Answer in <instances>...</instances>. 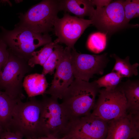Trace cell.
<instances>
[{
  "label": "cell",
  "mask_w": 139,
  "mask_h": 139,
  "mask_svg": "<svg viewBox=\"0 0 139 139\" xmlns=\"http://www.w3.org/2000/svg\"><path fill=\"white\" fill-rule=\"evenodd\" d=\"M123 1H115L104 7H97L89 18L92 24L106 34L126 27L128 23L125 17Z\"/></svg>",
  "instance_id": "ba28073f"
},
{
  "label": "cell",
  "mask_w": 139,
  "mask_h": 139,
  "mask_svg": "<svg viewBox=\"0 0 139 139\" xmlns=\"http://www.w3.org/2000/svg\"><path fill=\"white\" fill-rule=\"evenodd\" d=\"M107 128V122L90 114L71 120L64 137L105 139Z\"/></svg>",
  "instance_id": "8fae6325"
},
{
  "label": "cell",
  "mask_w": 139,
  "mask_h": 139,
  "mask_svg": "<svg viewBox=\"0 0 139 139\" xmlns=\"http://www.w3.org/2000/svg\"><path fill=\"white\" fill-rule=\"evenodd\" d=\"M23 137L19 133L4 131L2 134L1 139H22Z\"/></svg>",
  "instance_id": "d4e9b609"
},
{
  "label": "cell",
  "mask_w": 139,
  "mask_h": 139,
  "mask_svg": "<svg viewBox=\"0 0 139 139\" xmlns=\"http://www.w3.org/2000/svg\"><path fill=\"white\" fill-rule=\"evenodd\" d=\"M126 99L127 109L130 112H139V83L138 81L128 80L121 84Z\"/></svg>",
  "instance_id": "2e32d148"
},
{
  "label": "cell",
  "mask_w": 139,
  "mask_h": 139,
  "mask_svg": "<svg viewBox=\"0 0 139 139\" xmlns=\"http://www.w3.org/2000/svg\"><path fill=\"white\" fill-rule=\"evenodd\" d=\"M58 43L56 40L44 46L40 50L33 52L28 61L29 65L33 68L37 64L43 66Z\"/></svg>",
  "instance_id": "d6986e66"
},
{
  "label": "cell",
  "mask_w": 139,
  "mask_h": 139,
  "mask_svg": "<svg viewBox=\"0 0 139 139\" xmlns=\"http://www.w3.org/2000/svg\"><path fill=\"white\" fill-rule=\"evenodd\" d=\"M71 64L74 77L89 82L94 75H102L109 62L107 53L99 55L80 53L71 49Z\"/></svg>",
  "instance_id": "9c48e42d"
},
{
  "label": "cell",
  "mask_w": 139,
  "mask_h": 139,
  "mask_svg": "<svg viewBox=\"0 0 139 139\" xmlns=\"http://www.w3.org/2000/svg\"><path fill=\"white\" fill-rule=\"evenodd\" d=\"M41 107V101L34 97L25 102L19 100L13 110L7 131L19 133L27 139L39 136Z\"/></svg>",
  "instance_id": "3957f363"
},
{
  "label": "cell",
  "mask_w": 139,
  "mask_h": 139,
  "mask_svg": "<svg viewBox=\"0 0 139 139\" xmlns=\"http://www.w3.org/2000/svg\"><path fill=\"white\" fill-rule=\"evenodd\" d=\"M111 57L115 60V63L112 71L115 72L119 74L123 78H129L133 75L137 76L138 74L137 68L138 63H135L131 64L128 56L125 59H121L114 54Z\"/></svg>",
  "instance_id": "ac0fdd59"
},
{
  "label": "cell",
  "mask_w": 139,
  "mask_h": 139,
  "mask_svg": "<svg viewBox=\"0 0 139 139\" xmlns=\"http://www.w3.org/2000/svg\"><path fill=\"white\" fill-rule=\"evenodd\" d=\"M60 11L72 13L79 18H90L95 10L92 0H60Z\"/></svg>",
  "instance_id": "5bb4252c"
},
{
  "label": "cell",
  "mask_w": 139,
  "mask_h": 139,
  "mask_svg": "<svg viewBox=\"0 0 139 139\" xmlns=\"http://www.w3.org/2000/svg\"><path fill=\"white\" fill-rule=\"evenodd\" d=\"M92 24L90 20L72 16L65 12L63 17L57 18L53 30L58 43H63L72 49L86 29Z\"/></svg>",
  "instance_id": "30bf717a"
},
{
  "label": "cell",
  "mask_w": 139,
  "mask_h": 139,
  "mask_svg": "<svg viewBox=\"0 0 139 139\" xmlns=\"http://www.w3.org/2000/svg\"><path fill=\"white\" fill-rule=\"evenodd\" d=\"M8 60L0 72V90H3L11 98L21 100L25 98L23 91V80L32 68L28 61L13 54L8 49Z\"/></svg>",
  "instance_id": "5b68a950"
},
{
  "label": "cell",
  "mask_w": 139,
  "mask_h": 139,
  "mask_svg": "<svg viewBox=\"0 0 139 139\" xmlns=\"http://www.w3.org/2000/svg\"><path fill=\"white\" fill-rule=\"evenodd\" d=\"M4 131L3 128L0 125V139L2 133Z\"/></svg>",
  "instance_id": "83f0119b"
},
{
  "label": "cell",
  "mask_w": 139,
  "mask_h": 139,
  "mask_svg": "<svg viewBox=\"0 0 139 139\" xmlns=\"http://www.w3.org/2000/svg\"><path fill=\"white\" fill-rule=\"evenodd\" d=\"M125 17L128 24L132 19L139 15V0H127L123 1Z\"/></svg>",
  "instance_id": "603a6c76"
},
{
  "label": "cell",
  "mask_w": 139,
  "mask_h": 139,
  "mask_svg": "<svg viewBox=\"0 0 139 139\" xmlns=\"http://www.w3.org/2000/svg\"><path fill=\"white\" fill-rule=\"evenodd\" d=\"M91 139L89 138H85L76 137V138H68V139Z\"/></svg>",
  "instance_id": "f1b7e54d"
},
{
  "label": "cell",
  "mask_w": 139,
  "mask_h": 139,
  "mask_svg": "<svg viewBox=\"0 0 139 139\" xmlns=\"http://www.w3.org/2000/svg\"><path fill=\"white\" fill-rule=\"evenodd\" d=\"M28 139H65L64 137H58L51 136H43Z\"/></svg>",
  "instance_id": "4316f807"
},
{
  "label": "cell",
  "mask_w": 139,
  "mask_h": 139,
  "mask_svg": "<svg viewBox=\"0 0 139 139\" xmlns=\"http://www.w3.org/2000/svg\"><path fill=\"white\" fill-rule=\"evenodd\" d=\"M48 86L45 76L42 74L28 75L24 77L23 81V87L29 98L43 95Z\"/></svg>",
  "instance_id": "9a60e30c"
},
{
  "label": "cell",
  "mask_w": 139,
  "mask_h": 139,
  "mask_svg": "<svg viewBox=\"0 0 139 139\" xmlns=\"http://www.w3.org/2000/svg\"><path fill=\"white\" fill-rule=\"evenodd\" d=\"M139 114L127 113L109 121L105 139H139Z\"/></svg>",
  "instance_id": "4fadbf2b"
},
{
  "label": "cell",
  "mask_w": 139,
  "mask_h": 139,
  "mask_svg": "<svg viewBox=\"0 0 139 139\" xmlns=\"http://www.w3.org/2000/svg\"><path fill=\"white\" fill-rule=\"evenodd\" d=\"M0 37L15 55L28 61L38 48L51 42L48 34L37 33L26 28L16 26L8 30L2 27Z\"/></svg>",
  "instance_id": "7a4b0ae2"
},
{
  "label": "cell",
  "mask_w": 139,
  "mask_h": 139,
  "mask_svg": "<svg viewBox=\"0 0 139 139\" xmlns=\"http://www.w3.org/2000/svg\"><path fill=\"white\" fill-rule=\"evenodd\" d=\"M107 42L106 34L97 32L89 36L87 43L88 48L95 53H99L105 48Z\"/></svg>",
  "instance_id": "7402d4cb"
},
{
  "label": "cell",
  "mask_w": 139,
  "mask_h": 139,
  "mask_svg": "<svg viewBox=\"0 0 139 139\" xmlns=\"http://www.w3.org/2000/svg\"><path fill=\"white\" fill-rule=\"evenodd\" d=\"M60 11V0H43L21 15L17 25L37 33L48 34L53 30Z\"/></svg>",
  "instance_id": "8992f818"
},
{
  "label": "cell",
  "mask_w": 139,
  "mask_h": 139,
  "mask_svg": "<svg viewBox=\"0 0 139 139\" xmlns=\"http://www.w3.org/2000/svg\"><path fill=\"white\" fill-rule=\"evenodd\" d=\"M94 6L95 5L97 7H102L106 6L111 2V0H92Z\"/></svg>",
  "instance_id": "484cf974"
},
{
  "label": "cell",
  "mask_w": 139,
  "mask_h": 139,
  "mask_svg": "<svg viewBox=\"0 0 139 139\" xmlns=\"http://www.w3.org/2000/svg\"><path fill=\"white\" fill-rule=\"evenodd\" d=\"M64 49L58 44L54 48L53 50L42 66V74L46 75L47 74L52 75L55 69L60 62L63 55Z\"/></svg>",
  "instance_id": "ffe728a7"
},
{
  "label": "cell",
  "mask_w": 139,
  "mask_h": 139,
  "mask_svg": "<svg viewBox=\"0 0 139 139\" xmlns=\"http://www.w3.org/2000/svg\"><path fill=\"white\" fill-rule=\"evenodd\" d=\"M7 45L0 37V72L6 63L9 51Z\"/></svg>",
  "instance_id": "cb8c5ba5"
},
{
  "label": "cell",
  "mask_w": 139,
  "mask_h": 139,
  "mask_svg": "<svg viewBox=\"0 0 139 139\" xmlns=\"http://www.w3.org/2000/svg\"><path fill=\"white\" fill-rule=\"evenodd\" d=\"M58 99L44 94L38 126L39 136L58 137L65 134L70 120Z\"/></svg>",
  "instance_id": "277c9868"
},
{
  "label": "cell",
  "mask_w": 139,
  "mask_h": 139,
  "mask_svg": "<svg viewBox=\"0 0 139 139\" xmlns=\"http://www.w3.org/2000/svg\"><path fill=\"white\" fill-rule=\"evenodd\" d=\"M71 49L67 47L64 49L62 59L56 69L51 85L44 94L62 99L72 83L74 77L71 64Z\"/></svg>",
  "instance_id": "7c38bea8"
},
{
  "label": "cell",
  "mask_w": 139,
  "mask_h": 139,
  "mask_svg": "<svg viewBox=\"0 0 139 139\" xmlns=\"http://www.w3.org/2000/svg\"><path fill=\"white\" fill-rule=\"evenodd\" d=\"M19 100L13 99L0 90V125L5 131L8 130L13 110Z\"/></svg>",
  "instance_id": "e0dca14e"
},
{
  "label": "cell",
  "mask_w": 139,
  "mask_h": 139,
  "mask_svg": "<svg viewBox=\"0 0 139 139\" xmlns=\"http://www.w3.org/2000/svg\"><path fill=\"white\" fill-rule=\"evenodd\" d=\"M123 77L117 73L112 71L94 81L98 87H104L107 91L115 89L121 82Z\"/></svg>",
  "instance_id": "44dd1931"
},
{
  "label": "cell",
  "mask_w": 139,
  "mask_h": 139,
  "mask_svg": "<svg viewBox=\"0 0 139 139\" xmlns=\"http://www.w3.org/2000/svg\"><path fill=\"white\" fill-rule=\"evenodd\" d=\"M99 88L94 81L74 79L63 94L60 103L70 121L91 114Z\"/></svg>",
  "instance_id": "6da1fadb"
},
{
  "label": "cell",
  "mask_w": 139,
  "mask_h": 139,
  "mask_svg": "<svg viewBox=\"0 0 139 139\" xmlns=\"http://www.w3.org/2000/svg\"><path fill=\"white\" fill-rule=\"evenodd\" d=\"M99 92L98 98L91 116L107 122L126 114L127 101L120 86L110 91L103 89Z\"/></svg>",
  "instance_id": "52a82bcc"
}]
</instances>
